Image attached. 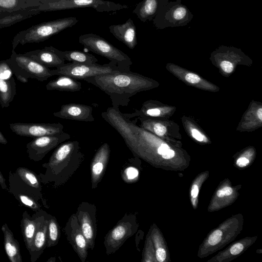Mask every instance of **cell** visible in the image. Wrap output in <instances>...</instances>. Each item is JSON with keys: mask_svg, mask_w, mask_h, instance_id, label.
Segmentation results:
<instances>
[{"mask_svg": "<svg viewBox=\"0 0 262 262\" xmlns=\"http://www.w3.org/2000/svg\"><path fill=\"white\" fill-rule=\"evenodd\" d=\"M39 220L38 211L31 216L27 211H25L22 215L20 227L26 247L30 250L32 242L36 232Z\"/></svg>", "mask_w": 262, "mask_h": 262, "instance_id": "21", "label": "cell"}, {"mask_svg": "<svg viewBox=\"0 0 262 262\" xmlns=\"http://www.w3.org/2000/svg\"><path fill=\"white\" fill-rule=\"evenodd\" d=\"M54 76L66 75L76 80H84L87 78L115 71H122L116 65L110 62L102 65L98 63L86 64L75 62L64 63L53 69Z\"/></svg>", "mask_w": 262, "mask_h": 262, "instance_id": "8", "label": "cell"}, {"mask_svg": "<svg viewBox=\"0 0 262 262\" xmlns=\"http://www.w3.org/2000/svg\"><path fill=\"white\" fill-rule=\"evenodd\" d=\"M109 96L112 107L127 106L130 98L148 85V80L142 75L129 71H115L91 77L84 79Z\"/></svg>", "mask_w": 262, "mask_h": 262, "instance_id": "1", "label": "cell"}, {"mask_svg": "<svg viewBox=\"0 0 262 262\" xmlns=\"http://www.w3.org/2000/svg\"><path fill=\"white\" fill-rule=\"evenodd\" d=\"M167 0H143L139 3L133 13L142 22L151 21Z\"/></svg>", "mask_w": 262, "mask_h": 262, "instance_id": "20", "label": "cell"}, {"mask_svg": "<svg viewBox=\"0 0 262 262\" xmlns=\"http://www.w3.org/2000/svg\"><path fill=\"white\" fill-rule=\"evenodd\" d=\"M84 160L77 141L64 142L59 144L49 161L42 164L45 173H40L41 183H52L54 187L63 185L79 168Z\"/></svg>", "mask_w": 262, "mask_h": 262, "instance_id": "2", "label": "cell"}, {"mask_svg": "<svg viewBox=\"0 0 262 262\" xmlns=\"http://www.w3.org/2000/svg\"><path fill=\"white\" fill-rule=\"evenodd\" d=\"M135 214H126L105 237L104 245L106 253H115L137 230Z\"/></svg>", "mask_w": 262, "mask_h": 262, "instance_id": "9", "label": "cell"}, {"mask_svg": "<svg viewBox=\"0 0 262 262\" xmlns=\"http://www.w3.org/2000/svg\"><path fill=\"white\" fill-rule=\"evenodd\" d=\"M13 195L20 204L28 207L35 212L41 209V205L39 202L29 195L23 194H15Z\"/></svg>", "mask_w": 262, "mask_h": 262, "instance_id": "29", "label": "cell"}, {"mask_svg": "<svg viewBox=\"0 0 262 262\" xmlns=\"http://www.w3.org/2000/svg\"><path fill=\"white\" fill-rule=\"evenodd\" d=\"M24 54L34 59L47 68H59L65 63V59L61 51L47 46L41 49L26 52Z\"/></svg>", "mask_w": 262, "mask_h": 262, "instance_id": "17", "label": "cell"}, {"mask_svg": "<svg viewBox=\"0 0 262 262\" xmlns=\"http://www.w3.org/2000/svg\"><path fill=\"white\" fill-rule=\"evenodd\" d=\"M191 133L193 137L199 141H202L204 140L203 135L196 129H192Z\"/></svg>", "mask_w": 262, "mask_h": 262, "instance_id": "37", "label": "cell"}, {"mask_svg": "<svg viewBox=\"0 0 262 262\" xmlns=\"http://www.w3.org/2000/svg\"><path fill=\"white\" fill-rule=\"evenodd\" d=\"M41 0H0V13L38 6Z\"/></svg>", "mask_w": 262, "mask_h": 262, "instance_id": "26", "label": "cell"}, {"mask_svg": "<svg viewBox=\"0 0 262 262\" xmlns=\"http://www.w3.org/2000/svg\"><path fill=\"white\" fill-rule=\"evenodd\" d=\"M0 185L3 189L8 190L7 185L6 184V180L0 171Z\"/></svg>", "mask_w": 262, "mask_h": 262, "instance_id": "41", "label": "cell"}, {"mask_svg": "<svg viewBox=\"0 0 262 262\" xmlns=\"http://www.w3.org/2000/svg\"><path fill=\"white\" fill-rule=\"evenodd\" d=\"M60 228L57 220L54 216L49 214L47 247L56 246L60 237Z\"/></svg>", "mask_w": 262, "mask_h": 262, "instance_id": "28", "label": "cell"}, {"mask_svg": "<svg viewBox=\"0 0 262 262\" xmlns=\"http://www.w3.org/2000/svg\"><path fill=\"white\" fill-rule=\"evenodd\" d=\"M15 172L24 182V183L39 198L44 206L46 205V201L43 198L41 192L42 186L38 177L33 171L26 167H18Z\"/></svg>", "mask_w": 262, "mask_h": 262, "instance_id": "25", "label": "cell"}, {"mask_svg": "<svg viewBox=\"0 0 262 262\" xmlns=\"http://www.w3.org/2000/svg\"><path fill=\"white\" fill-rule=\"evenodd\" d=\"M37 7H29L12 12L0 13V29L11 26L18 22L40 13Z\"/></svg>", "mask_w": 262, "mask_h": 262, "instance_id": "22", "label": "cell"}, {"mask_svg": "<svg viewBox=\"0 0 262 262\" xmlns=\"http://www.w3.org/2000/svg\"><path fill=\"white\" fill-rule=\"evenodd\" d=\"M243 248V245L242 244L236 243L231 247L230 251L232 254L237 255L242 251Z\"/></svg>", "mask_w": 262, "mask_h": 262, "instance_id": "36", "label": "cell"}, {"mask_svg": "<svg viewBox=\"0 0 262 262\" xmlns=\"http://www.w3.org/2000/svg\"><path fill=\"white\" fill-rule=\"evenodd\" d=\"M233 190L229 187H225L217 191L216 194L220 198H223L225 196H228L232 194Z\"/></svg>", "mask_w": 262, "mask_h": 262, "instance_id": "35", "label": "cell"}, {"mask_svg": "<svg viewBox=\"0 0 262 262\" xmlns=\"http://www.w3.org/2000/svg\"><path fill=\"white\" fill-rule=\"evenodd\" d=\"M156 256L158 261L163 262L165 260L166 257V251L162 248H158L156 250Z\"/></svg>", "mask_w": 262, "mask_h": 262, "instance_id": "34", "label": "cell"}, {"mask_svg": "<svg viewBox=\"0 0 262 262\" xmlns=\"http://www.w3.org/2000/svg\"><path fill=\"white\" fill-rule=\"evenodd\" d=\"M70 138L65 132L35 138L26 145L28 158L35 162L39 161L49 151Z\"/></svg>", "mask_w": 262, "mask_h": 262, "instance_id": "10", "label": "cell"}, {"mask_svg": "<svg viewBox=\"0 0 262 262\" xmlns=\"http://www.w3.org/2000/svg\"><path fill=\"white\" fill-rule=\"evenodd\" d=\"M221 67L222 70L226 73H230L232 72L233 70V64L227 60L222 61L221 63Z\"/></svg>", "mask_w": 262, "mask_h": 262, "instance_id": "32", "label": "cell"}, {"mask_svg": "<svg viewBox=\"0 0 262 262\" xmlns=\"http://www.w3.org/2000/svg\"><path fill=\"white\" fill-rule=\"evenodd\" d=\"M257 116L260 121L262 120V108H259L257 111Z\"/></svg>", "mask_w": 262, "mask_h": 262, "instance_id": "44", "label": "cell"}, {"mask_svg": "<svg viewBox=\"0 0 262 262\" xmlns=\"http://www.w3.org/2000/svg\"><path fill=\"white\" fill-rule=\"evenodd\" d=\"M79 42L89 51L109 60L121 71H130L133 64L130 58L101 36L92 33L84 34L79 37Z\"/></svg>", "mask_w": 262, "mask_h": 262, "instance_id": "4", "label": "cell"}, {"mask_svg": "<svg viewBox=\"0 0 262 262\" xmlns=\"http://www.w3.org/2000/svg\"><path fill=\"white\" fill-rule=\"evenodd\" d=\"M8 141L6 138L5 137L4 135L0 131V143L2 144H7Z\"/></svg>", "mask_w": 262, "mask_h": 262, "instance_id": "43", "label": "cell"}, {"mask_svg": "<svg viewBox=\"0 0 262 262\" xmlns=\"http://www.w3.org/2000/svg\"><path fill=\"white\" fill-rule=\"evenodd\" d=\"M199 193V188L197 185L194 184L192 187V190H191V196L195 198H196Z\"/></svg>", "mask_w": 262, "mask_h": 262, "instance_id": "42", "label": "cell"}, {"mask_svg": "<svg viewBox=\"0 0 262 262\" xmlns=\"http://www.w3.org/2000/svg\"><path fill=\"white\" fill-rule=\"evenodd\" d=\"M169 149H170L169 147L167 145L165 144H162L158 147L157 149V152L159 155H162Z\"/></svg>", "mask_w": 262, "mask_h": 262, "instance_id": "40", "label": "cell"}, {"mask_svg": "<svg viewBox=\"0 0 262 262\" xmlns=\"http://www.w3.org/2000/svg\"><path fill=\"white\" fill-rule=\"evenodd\" d=\"M47 90H57L75 92L82 89L81 82L66 75H59L57 78L50 81L46 85Z\"/></svg>", "mask_w": 262, "mask_h": 262, "instance_id": "24", "label": "cell"}, {"mask_svg": "<svg viewBox=\"0 0 262 262\" xmlns=\"http://www.w3.org/2000/svg\"><path fill=\"white\" fill-rule=\"evenodd\" d=\"M128 7L126 5L106 0H41L37 9L40 13L85 8H93L98 12H111Z\"/></svg>", "mask_w": 262, "mask_h": 262, "instance_id": "6", "label": "cell"}, {"mask_svg": "<svg viewBox=\"0 0 262 262\" xmlns=\"http://www.w3.org/2000/svg\"><path fill=\"white\" fill-rule=\"evenodd\" d=\"M78 21L75 17H68L41 23L19 32L12 41V50L18 44L44 41L62 31L72 27Z\"/></svg>", "mask_w": 262, "mask_h": 262, "instance_id": "3", "label": "cell"}, {"mask_svg": "<svg viewBox=\"0 0 262 262\" xmlns=\"http://www.w3.org/2000/svg\"><path fill=\"white\" fill-rule=\"evenodd\" d=\"M110 32L129 49H134L137 44L135 25L131 18L122 24L112 25L108 27Z\"/></svg>", "mask_w": 262, "mask_h": 262, "instance_id": "19", "label": "cell"}, {"mask_svg": "<svg viewBox=\"0 0 262 262\" xmlns=\"http://www.w3.org/2000/svg\"><path fill=\"white\" fill-rule=\"evenodd\" d=\"M1 229L4 234V245L7 257L10 262H22L20 249L18 241L13 232L5 223Z\"/></svg>", "mask_w": 262, "mask_h": 262, "instance_id": "23", "label": "cell"}, {"mask_svg": "<svg viewBox=\"0 0 262 262\" xmlns=\"http://www.w3.org/2000/svg\"><path fill=\"white\" fill-rule=\"evenodd\" d=\"M249 163L248 159L245 157H241L239 158L236 162V164L239 167H244L247 165Z\"/></svg>", "mask_w": 262, "mask_h": 262, "instance_id": "38", "label": "cell"}, {"mask_svg": "<svg viewBox=\"0 0 262 262\" xmlns=\"http://www.w3.org/2000/svg\"><path fill=\"white\" fill-rule=\"evenodd\" d=\"M185 80L190 83L195 84L200 82L201 79L196 74L190 73L186 75Z\"/></svg>", "mask_w": 262, "mask_h": 262, "instance_id": "33", "label": "cell"}, {"mask_svg": "<svg viewBox=\"0 0 262 262\" xmlns=\"http://www.w3.org/2000/svg\"><path fill=\"white\" fill-rule=\"evenodd\" d=\"M53 115L59 118L76 121L93 122L95 120L93 115V107L79 103L63 104L60 110L54 113Z\"/></svg>", "mask_w": 262, "mask_h": 262, "instance_id": "16", "label": "cell"}, {"mask_svg": "<svg viewBox=\"0 0 262 262\" xmlns=\"http://www.w3.org/2000/svg\"><path fill=\"white\" fill-rule=\"evenodd\" d=\"M67 238L82 262L88 255V245L75 214L71 215L64 228Z\"/></svg>", "mask_w": 262, "mask_h": 262, "instance_id": "13", "label": "cell"}, {"mask_svg": "<svg viewBox=\"0 0 262 262\" xmlns=\"http://www.w3.org/2000/svg\"><path fill=\"white\" fill-rule=\"evenodd\" d=\"M13 73L6 59L0 61V105L7 108L16 94V84Z\"/></svg>", "mask_w": 262, "mask_h": 262, "instance_id": "14", "label": "cell"}, {"mask_svg": "<svg viewBox=\"0 0 262 262\" xmlns=\"http://www.w3.org/2000/svg\"><path fill=\"white\" fill-rule=\"evenodd\" d=\"M110 152L109 145L105 143L100 146L95 154L91 164L92 189L97 187L104 176L109 161Z\"/></svg>", "mask_w": 262, "mask_h": 262, "instance_id": "18", "label": "cell"}, {"mask_svg": "<svg viewBox=\"0 0 262 262\" xmlns=\"http://www.w3.org/2000/svg\"><path fill=\"white\" fill-rule=\"evenodd\" d=\"M193 17L189 9L181 3V0L169 2L167 0L161 7L153 19V24L157 29L186 26Z\"/></svg>", "mask_w": 262, "mask_h": 262, "instance_id": "7", "label": "cell"}, {"mask_svg": "<svg viewBox=\"0 0 262 262\" xmlns=\"http://www.w3.org/2000/svg\"><path fill=\"white\" fill-rule=\"evenodd\" d=\"M38 212V227L29 251L31 262L36 261L47 247L49 214L42 209L39 210Z\"/></svg>", "mask_w": 262, "mask_h": 262, "instance_id": "15", "label": "cell"}, {"mask_svg": "<svg viewBox=\"0 0 262 262\" xmlns=\"http://www.w3.org/2000/svg\"><path fill=\"white\" fill-rule=\"evenodd\" d=\"M0 44H1V43H0Z\"/></svg>", "mask_w": 262, "mask_h": 262, "instance_id": "45", "label": "cell"}, {"mask_svg": "<svg viewBox=\"0 0 262 262\" xmlns=\"http://www.w3.org/2000/svg\"><path fill=\"white\" fill-rule=\"evenodd\" d=\"M6 61L17 79L23 83L28 82L29 78L43 81L54 76L53 70L24 54L16 53L14 50Z\"/></svg>", "mask_w": 262, "mask_h": 262, "instance_id": "5", "label": "cell"}, {"mask_svg": "<svg viewBox=\"0 0 262 262\" xmlns=\"http://www.w3.org/2000/svg\"><path fill=\"white\" fill-rule=\"evenodd\" d=\"M139 176L138 170L134 166L126 167L122 174L123 180L127 183H133L137 180Z\"/></svg>", "mask_w": 262, "mask_h": 262, "instance_id": "30", "label": "cell"}, {"mask_svg": "<svg viewBox=\"0 0 262 262\" xmlns=\"http://www.w3.org/2000/svg\"><path fill=\"white\" fill-rule=\"evenodd\" d=\"M9 127L17 135L33 138L64 132L63 125L60 123H10Z\"/></svg>", "mask_w": 262, "mask_h": 262, "instance_id": "12", "label": "cell"}, {"mask_svg": "<svg viewBox=\"0 0 262 262\" xmlns=\"http://www.w3.org/2000/svg\"><path fill=\"white\" fill-rule=\"evenodd\" d=\"M161 156L162 158L165 159H169L174 157V151L173 150L169 149Z\"/></svg>", "mask_w": 262, "mask_h": 262, "instance_id": "39", "label": "cell"}, {"mask_svg": "<svg viewBox=\"0 0 262 262\" xmlns=\"http://www.w3.org/2000/svg\"><path fill=\"white\" fill-rule=\"evenodd\" d=\"M222 236V232L221 230H215L209 237V244L212 246L216 245L221 241Z\"/></svg>", "mask_w": 262, "mask_h": 262, "instance_id": "31", "label": "cell"}, {"mask_svg": "<svg viewBox=\"0 0 262 262\" xmlns=\"http://www.w3.org/2000/svg\"><path fill=\"white\" fill-rule=\"evenodd\" d=\"M75 214L88 248L93 250L97 235L96 207L94 204L83 202L79 204Z\"/></svg>", "mask_w": 262, "mask_h": 262, "instance_id": "11", "label": "cell"}, {"mask_svg": "<svg viewBox=\"0 0 262 262\" xmlns=\"http://www.w3.org/2000/svg\"><path fill=\"white\" fill-rule=\"evenodd\" d=\"M61 52L65 60L71 62L93 64L98 61L93 55L80 51H61Z\"/></svg>", "mask_w": 262, "mask_h": 262, "instance_id": "27", "label": "cell"}]
</instances>
